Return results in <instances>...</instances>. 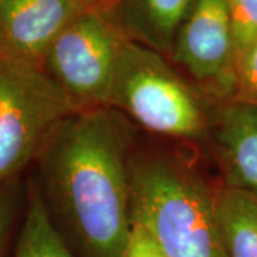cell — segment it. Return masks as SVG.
I'll return each instance as SVG.
<instances>
[{
    "label": "cell",
    "instance_id": "obj_1",
    "mask_svg": "<svg viewBox=\"0 0 257 257\" xmlns=\"http://www.w3.org/2000/svg\"><path fill=\"white\" fill-rule=\"evenodd\" d=\"M133 128L113 107L76 111L43 147L37 184L56 226L89 257H123L132 227Z\"/></svg>",
    "mask_w": 257,
    "mask_h": 257
},
{
    "label": "cell",
    "instance_id": "obj_2",
    "mask_svg": "<svg viewBox=\"0 0 257 257\" xmlns=\"http://www.w3.org/2000/svg\"><path fill=\"white\" fill-rule=\"evenodd\" d=\"M132 217L167 257H229L216 216L214 193L192 167L163 155L130 159Z\"/></svg>",
    "mask_w": 257,
    "mask_h": 257
},
{
    "label": "cell",
    "instance_id": "obj_3",
    "mask_svg": "<svg viewBox=\"0 0 257 257\" xmlns=\"http://www.w3.org/2000/svg\"><path fill=\"white\" fill-rule=\"evenodd\" d=\"M107 106L163 136L196 140L207 127L202 101L173 62L130 40L121 50Z\"/></svg>",
    "mask_w": 257,
    "mask_h": 257
},
{
    "label": "cell",
    "instance_id": "obj_4",
    "mask_svg": "<svg viewBox=\"0 0 257 257\" xmlns=\"http://www.w3.org/2000/svg\"><path fill=\"white\" fill-rule=\"evenodd\" d=\"M74 113L43 66L0 60V186L35 163Z\"/></svg>",
    "mask_w": 257,
    "mask_h": 257
},
{
    "label": "cell",
    "instance_id": "obj_5",
    "mask_svg": "<svg viewBox=\"0 0 257 257\" xmlns=\"http://www.w3.org/2000/svg\"><path fill=\"white\" fill-rule=\"evenodd\" d=\"M127 42L114 6L84 9L53 42L43 67L76 111L106 107Z\"/></svg>",
    "mask_w": 257,
    "mask_h": 257
},
{
    "label": "cell",
    "instance_id": "obj_6",
    "mask_svg": "<svg viewBox=\"0 0 257 257\" xmlns=\"http://www.w3.org/2000/svg\"><path fill=\"white\" fill-rule=\"evenodd\" d=\"M170 60L202 90L231 100L236 84V49L227 0H194L177 32Z\"/></svg>",
    "mask_w": 257,
    "mask_h": 257
},
{
    "label": "cell",
    "instance_id": "obj_7",
    "mask_svg": "<svg viewBox=\"0 0 257 257\" xmlns=\"http://www.w3.org/2000/svg\"><path fill=\"white\" fill-rule=\"evenodd\" d=\"M84 9L79 0H0V60L43 66L53 42Z\"/></svg>",
    "mask_w": 257,
    "mask_h": 257
},
{
    "label": "cell",
    "instance_id": "obj_8",
    "mask_svg": "<svg viewBox=\"0 0 257 257\" xmlns=\"http://www.w3.org/2000/svg\"><path fill=\"white\" fill-rule=\"evenodd\" d=\"M211 127L227 186L257 194V106L229 100Z\"/></svg>",
    "mask_w": 257,
    "mask_h": 257
},
{
    "label": "cell",
    "instance_id": "obj_9",
    "mask_svg": "<svg viewBox=\"0 0 257 257\" xmlns=\"http://www.w3.org/2000/svg\"><path fill=\"white\" fill-rule=\"evenodd\" d=\"M194 0H117L114 10L130 42L170 59Z\"/></svg>",
    "mask_w": 257,
    "mask_h": 257
},
{
    "label": "cell",
    "instance_id": "obj_10",
    "mask_svg": "<svg viewBox=\"0 0 257 257\" xmlns=\"http://www.w3.org/2000/svg\"><path fill=\"white\" fill-rule=\"evenodd\" d=\"M214 204L227 256L257 257V194L226 184Z\"/></svg>",
    "mask_w": 257,
    "mask_h": 257
},
{
    "label": "cell",
    "instance_id": "obj_11",
    "mask_svg": "<svg viewBox=\"0 0 257 257\" xmlns=\"http://www.w3.org/2000/svg\"><path fill=\"white\" fill-rule=\"evenodd\" d=\"M26 196V213L15 257H74L52 220L35 180L29 183Z\"/></svg>",
    "mask_w": 257,
    "mask_h": 257
},
{
    "label": "cell",
    "instance_id": "obj_12",
    "mask_svg": "<svg viewBox=\"0 0 257 257\" xmlns=\"http://www.w3.org/2000/svg\"><path fill=\"white\" fill-rule=\"evenodd\" d=\"M236 57L257 42V0H227Z\"/></svg>",
    "mask_w": 257,
    "mask_h": 257
},
{
    "label": "cell",
    "instance_id": "obj_13",
    "mask_svg": "<svg viewBox=\"0 0 257 257\" xmlns=\"http://www.w3.org/2000/svg\"><path fill=\"white\" fill-rule=\"evenodd\" d=\"M231 100L257 106V42L236 57V84Z\"/></svg>",
    "mask_w": 257,
    "mask_h": 257
},
{
    "label": "cell",
    "instance_id": "obj_14",
    "mask_svg": "<svg viewBox=\"0 0 257 257\" xmlns=\"http://www.w3.org/2000/svg\"><path fill=\"white\" fill-rule=\"evenodd\" d=\"M23 186L20 177L0 186V257L9 237L10 229L16 219L22 202Z\"/></svg>",
    "mask_w": 257,
    "mask_h": 257
},
{
    "label": "cell",
    "instance_id": "obj_15",
    "mask_svg": "<svg viewBox=\"0 0 257 257\" xmlns=\"http://www.w3.org/2000/svg\"><path fill=\"white\" fill-rule=\"evenodd\" d=\"M123 257H167L149 230L132 217V227Z\"/></svg>",
    "mask_w": 257,
    "mask_h": 257
},
{
    "label": "cell",
    "instance_id": "obj_16",
    "mask_svg": "<svg viewBox=\"0 0 257 257\" xmlns=\"http://www.w3.org/2000/svg\"><path fill=\"white\" fill-rule=\"evenodd\" d=\"M86 9H94V8H110L114 6L117 0H79Z\"/></svg>",
    "mask_w": 257,
    "mask_h": 257
}]
</instances>
